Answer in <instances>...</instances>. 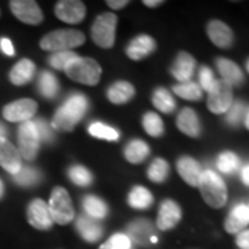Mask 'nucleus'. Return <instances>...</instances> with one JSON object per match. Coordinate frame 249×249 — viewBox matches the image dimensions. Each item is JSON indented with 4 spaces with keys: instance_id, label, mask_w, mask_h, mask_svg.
Instances as JSON below:
<instances>
[{
    "instance_id": "nucleus-19",
    "label": "nucleus",
    "mask_w": 249,
    "mask_h": 249,
    "mask_svg": "<svg viewBox=\"0 0 249 249\" xmlns=\"http://www.w3.org/2000/svg\"><path fill=\"white\" fill-rule=\"evenodd\" d=\"M178 172L188 186L198 187L199 178L202 176L201 165L191 157H181L178 160Z\"/></svg>"
},
{
    "instance_id": "nucleus-41",
    "label": "nucleus",
    "mask_w": 249,
    "mask_h": 249,
    "mask_svg": "<svg viewBox=\"0 0 249 249\" xmlns=\"http://www.w3.org/2000/svg\"><path fill=\"white\" fill-rule=\"evenodd\" d=\"M34 124H35L36 126V130H37V134H39L40 142H53L54 140L53 127H50V126L43 121V119H36V121H34Z\"/></svg>"
},
{
    "instance_id": "nucleus-7",
    "label": "nucleus",
    "mask_w": 249,
    "mask_h": 249,
    "mask_svg": "<svg viewBox=\"0 0 249 249\" xmlns=\"http://www.w3.org/2000/svg\"><path fill=\"white\" fill-rule=\"evenodd\" d=\"M40 139L36 130L34 121L22 122L18 127V151L21 154V158L25 160H34L39 154Z\"/></svg>"
},
{
    "instance_id": "nucleus-48",
    "label": "nucleus",
    "mask_w": 249,
    "mask_h": 249,
    "mask_svg": "<svg viewBox=\"0 0 249 249\" xmlns=\"http://www.w3.org/2000/svg\"><path fill=\"white\" fill-rule=\"evenodd\" d=\"M244 121H245V126H247V129L249 130V109L247 111V114H245V119H244Z\"/></svg>"
},
{
    "instance_id": "nucleus-2",
    "label": "nucleus",
    "mask_w": 249,
    "mask_h": 249,
    "mask_svg": "<svg viewBox=\"0 0 249 249\" xmlns=\"http://www.w3.org/2000/svg\"><path fill=\"white\" fill-rule=\"evenodd\" d=\"M198 188L204 201L211 208L220 209L227 202V187L222 178L213 170H205L199 178Z\"/></svg>"
},
{
    "instance_id": "nucleus-14",
    "label": "nucleus",
    "mask_w": 249,
    "mask_h": 249,
    "mask_svg": "<svg viewBox=\"0 0 249 249\" xmlns=\"http://www.w3.org/2000/svg\"><path fill=\"white\" fill-rule=\"evenodd\" d=\"M0 166L13 176L22 168V158L18 148L4 137H0Z\"/></svg>"
},
{
    "instance_id": "nucleus-31",
    "label": "nucleus",
    "mask_w": 249,
    "mask_h": 249,
    "mask_svg": "<svg viewBox=\"0 0 249 249\" xmlns=\"http://www.w3.org/2000/svg\"><path fill=\"white\" fill-rule=\"evenodd\" d=\"M169 163L163 158H157L151 162L147 170V176L154 183H163L169 176Z\"/></svg>"
},
{
    "instance_id": "nucleus-30",
    "label": "nucleus",
    "mask_w": 249,
    "mask_h": 249,
    "mask_svg": "<svg viewBox=\"0 0 249 249\" xmlns=\"http://www.w3.org/2000/svg\"><path fill=\"white\" fill-rule=\"evenodd\" d=\"M39 90L42 96L46 98H54L58 94L60 85L58 80L54 76L52 72H42L39 76Z\"/></svg>"
},
{
    "instance_id": "nucleus-8",
    "label": "nucleus",
    "mask_w": 249,
    "mask_h": 249,
    "mask_svg": "<svg viewBox=\"0 0 249 249\" xmlns=\"http://www.w3.org/2000/svg\"><path fill=\"white\" fill-rule=\"evenodd\" d=\"M232 104V86L223 79L214 80L208 91V108L213 114H226Z\"/></svg>"
},
{
    "instance_id": "nucleus-44",
    "label": "nucleus",
    "mask_w": 249,
    "mask_h": 249,
    "mask_svg": "<svg viewBox=\"0 0 249 249\" xmlns=\"http://www.w3.org/2000/svg\"><path fill=\"white\" fill-rule=\"evenodd\" d=\"M235 244L241 249H249V230L240 232L238 237H237V240H235Z\"/></svg>"
},
{
    "instance_id": "nucleus-45",
    "label": "nucleus",
    "mask_w": 249,
    "mask_h": 249,
    "mask_svg": "<svg viewBox=\"0 0 249 249\" xmlns=\"http://www.w3.org/2000/svg\"><path fill=\"white\" fill-rule=\"evenodd\" d=\"M107 4L114 10H119L129 4V0H107Z\"/></svg>"
},
{
    "instance_id": "nucleus-17",
    "label": "nucleus",
    "mask_w": 249,
    "mask_h": 249,
    "mask_svg": "<svg viewBox=\"0 0 249 249\" xmlns=\"http://www.w3.org/2000/svg\"><path fill=\"white\" fill-rule=\"evenodd\" d=\"M155 49H157V42L154 40V37L148 35L136 36L126 47V55L133 61H140L154 53Z\"/></svg>"
},
{
    "instance_id": "nucleus-21",
    "label": "nucleus",
    "mask_w": 249,
    "mask_h": 249,
    "mask_svg": "<svg viewBox=\"0 0 249 249\" xmlns=\"http://www.w3.org/2000/svg\"><path fill=\"white\" fill-rule=\"evenodd\" d=\"M249 224V204H240L234 206L231 212L229 213L226 222H224V229L230 234H237L240 232L244 227Z\"/></svg>"
},
{
    "instance_id": "nucleus-32",
    "label": "nucleus",
    "mask_w": 249,
    "mask_h": 249,
    "mask_svg": "<svg viewBox=\"0 0 249 249\" xmlns=\"http://www.w3.org/2000/svg\"><path fill=\"white\" fill-rule=\"evenodd\" d=\"M173 91L178 97L188 100V101H199L202 98V89L199 88L198 83H194V82H186V83L176 85V86H173Z\"/></svg>"
},
{
    "instance_id": "nucleus-34",
    "label": "nucleus",
    "mask_w": 249,
    "mask_h": 249,
    "mask_svg": "<svg viewBox=\"0 0 249 249\" xmlns=\"http://www.w3.org/2000/svg\"><path fill=\"white\" fill-rule=\"evenodd\" d=\"M40 172L29 168V166H22L18 173L14 175V181L21 187H32L40 181Z\"/></svg>"
},
{
    "instance_id": "nucleus-42",
    "label": "nucleus",
    "mask_w": 249,
    "mask_h": 249,
    "mask_svg": "<svg viewBox=\"0 0 249 249\" xmlns=\"http://www.w3.org/2000/svg\"><path fill=\"white\" fill-rule=\"evenodd\" d=\"M213 83H214L213 72L211 71V68H208V67L202 65V67H201V70H199V88H201L202 90L209 91V90L212 89Z\"/></svg>"
},
{
    "instance_id": "nucleus-12",
    "label": "nucleus",
    "mask_w": 249,
    "mask_h": 249,
    "mask_svg": "<svg viewBox=\"0 0 249 249\" xmlns=\"http://www.w3.org/2000/svg\"><path fill=\"white\" fill-rule=\"evenodd\" d=\"M27 216L29 224L36 230L46 231L53 227L54 222L50 216V212H49V206L40 198L31 201V204L28 205Z\"/></svg>"
},
{
    "instance_id": "nucleus-18",
    "label": "nucleus",
    "mask_w": 249,
    "mask_h": 249,
    "mask_svg": "<svg viewBox=\"0 0 249 249\" xmlns=\"http://www.w3.org/2000/svg\"><path fill=\"white\" fill-rule=\"evenodd\" d=\"M196 71V58L187 52H180L170 67V72L178 82H190Z\"/></svg>"
},
{
    "instance_id": "nucleus-3",
    "label": "nucleus",
    "mask_w": 249,
    "mask_h": 249,
    "mask_svg": "<svg viewBox=\"0 0 249 249\" xmlns=\"http://www.w3.org/2000/svg\"><path fill=\"white\" fill-rule=\"evenodd\" d=\"M86 42V36L78 29H57L40 39V47L46 52H68Z\"/></svg>"
},
{
    "instance_id": "nucleus-43",
    "label": "nucleus",
    "mask_w": 249,
    "mask_h": 249,
    "mask_svg": "<svg viewBox=\"0 0 249 249\" xmlns=\"http://www.w3.org/2000/svg\"><path fill=\"white\" fill-rule=\"evenodd\" d=\"M0 49H1V52L6 54V55H10V57L16 55L14 46H13V43H11V40H10L9 37H1L0 39Z\"/></svg>"
},
{
    "instance_id": "nucleus-38",
    "label": "nucleus",
    "mask_w": 249,
    "mask_h": 249,
    "mask_svg": "<svg viewBox=\"0 0 249 249\" xmlns=\"http://www.w3.org/2000/svg\"><path fill=\"white\" fill-rule=\"evenodd\" d=\"M226 122L230 126H238L242 122V119H245L247 114V106L244 101L237 100L235 103H232L231 107L229 108V111L226 112Z\"/></svg>"
},
{
    "instance_id": "nucleus-15",
    "label": "nucleus",
    "mask_w": 249,
    "mask_h": 249,
    "mask_svg": "<svg viewBox=\"0 0 249 249\" xmlns=\"http://www.w3.org/2000/svg\"><path fill=\"white\" fill-rule=\"evenodd\" d=\"M180 220H181V208L178 206V202L172 199H165L160 206L157 227L162 231L172 230L178 226Z\"/></svg>"
},
{
    "instance_id": "nucleus-9",
    "label": "nucleus",
    "mask_w": 249,
    "mask_h": 249,
    "mask_svg": "<svg viewBox=\"0 0 249 249\" xmlns=\"http://www.w3.org/2000/svg\"><path fill=\"white\" fill-rule=\"evenodd\" d=\"M37 112V104L32 98H21L3 108V118L9 122H27Z\"/></svg>"
},
{
    "instance_id": "nucleus-40",
    "label": "nucleus",
    "mask_w": 249,
    "mask_h": 249,
    "mask_svg": "<svg viewBox=\"0 0 249 249\" xmlns=\"http://www.w3.org/2000/svg\"><path fill=\"white\" fill-rule=\"evenodd\" d=\"M98 249H132V242L126 237V234L116 232L109 237Z\"/></svg>"
},
{
    "instance_id": "nucleus-46",
    "label": "nucleus",
    "mask_w": 249,
    "mask_h": 249,
    "mask_svg": "<svg viewBox=\"0 0 249 249\" xmlns=\"http://www.w3.org/2000/svg\"><path fill=\"white\" fill-rule=\"evenodd\" d=\"M241 178H242V181H244L247 186H249V163L242 169V172H241Z\"/></svg>"
},
{
    "instance_id": "nucleus-6",
    "label": "nucleus",
    "mask_w": 249,
    "mask_h": 249,
    "mask_svg": "<svg viewBox=\"0 0 249 249\" xmlns=\"http://www.w3.org/2000/svg\"><path fill=\"white\" fill-rule=\"evenodd\" d=\"M118 17L112 13H104L96 17L91 25V39L101 49H111L115 43Z\"/></svg>"
},
{
    "instance_id": "nucleus-47",
    "label": "nucleus",
    "mask_w": 249,
    "mask_h": 249,
    "mask_svg": "<svg viewBox=\"0 0 249 249\" xmlns=\"http://www.w3.org/2000/svg\"><path fill=\"white\" fill-rule=\"evenodd\" d=\"M142 3H144V6H147V7H158L160 4H163L162 0H144Z\"/></svg>"
},
{
    "instance_id": "nucleus-28",
    "label": "nucleus",
    "mask_w": 249,
    "mask_h": 249,
    "mask_svg": "<svg viewBox=\"0 0 249 249\" xmlns=\"http://www.w3.org/2000/svg\"><path fill=\"white\" fill-rule=\"evenodd\" d=\"M83 208L89 217L94 220L104 219L108 213L107 204L96 196H88L83 198Z\"/></svg>"
},
{
    "instance_id": "nucleus-23",
    "label": "nucleus",
    "mask_w": 249,
    "mask_h": 249,
    "mask_svg": "<svg viewBox=\"0 0 249 249\" xmlns=\"http://www.w3.org/2000/svg\"><path fill=\"white\" fill-rule=\"evenodd\" d=\"M216 67L217 71L220 72L224 82H227L231 86H241L244 83V73L241 68L231 60L229 58H217L216 60Z\"/></svg>"
},
{
    "instance_id": "nucleus-10",
    "label": "nucleus",
    "mask_w": 249,
    "mask_h": 249,
    "mask_svg": "<svg viewBox=\"0 0 249 249\" xmlns=\"http://www.w3.org/2000/svg\"><path fill=\"white\" fill-rule=\"evenodd\" d=\"M126 237L139 247H151L157 242L155 238V229L150 220L137 219L132 222L126 229Z\"/></svg>"
},
{
    "instance_id": "nucleus-26",
    "label": "nucleus",
    "mask_w": 249,
    "mask_h": 249,
    "mask_svg": "<svg viewBox=\"0 0 249 249\" xmlns=\"http://www.w3.org/2000/svg\"><path fill=\"white\" fill-rule=\"evenodd\" d=\"M124 154L130 163H142L150 155V145L140 139H134L124 147Z\"/></svg>"
},
{
    "instance_id": "nucleus-49",
    "label": "nucleus",
    "mask_w": 249,
    "mask_h": 249,
    "mask_svg": "<svg viewBox=\"0 0 249 249\" xmlns=\"http://www.w3.org/2000/svg\"><path fill=\"white\" fill-rule=\"evenodd\" d=\"M6 136V129H4V126L0 124V137H4Z\"/></svg>"
},
{
    "instance_id": "nucleus-27",
    "label": "nucleus",
    "mask_w": 249,
    "mask_h": 249,
    "mask_svg": "<svg viewBox=\"0 0 249 249\" xmlns=\"http://www.w3.org/2000/svg\"><path fill=\"white\" fill-rule=\"evenodd\" d=\"M127 202L134 209H147L154 202V196L145 187L136 186L132 188L127 196Z\"/></svg>"
},
{
    "instance_id": "nucleus-13",
    "label": "nucleus",
    "mask_w": 249,
    "mask_h": 249,
    "mask_svg": "<svg viewBox=\"0 0 249 249\" xmlns=\"http://www.w3.org/2000/svg\"><path fill=\"white\" fill-rule=\"evenodd\" d=\"M54 13L67 24H79L86 17V6L79 0H61L55 4Z\"/></svg>"
},
{
    "instance_id": "nucleus-11",
    "label": "nucleus",
    "mask_w": 249,
    "mask_h": 249,
    "mask_svg": "<svg viewBox=\"0 0 249 249\" xmlns=\"http://www.w3.org/2000/svg\"><path fill=\"white\" fill-rule=\"evenodd\" d=\"M10 10L16 17L28 25H37L43 21V13L34 0H11Z\"/></svg>"
},
{
    "instance_id": "nucleus-29",
    "label": "nucleus",
    "mask_w": 249,
    "mask_h": 249,
    "mask_svg": "<svg viewBox=\"0 0 249 249\" xmlns=\"http://www.w3.org/2000/svg\"><path fill=\"white\" fill-rule=\"evenodd\" d=\"M152 104L154 107L158 108L163 114H172L176 109V101L173 96L169 93V90L158 88L152 93Z\"/></svg>"
},
{
    "instance_id": "nucleus-51",
    "label": "nucleus",
    "mask_w": 249,
    "mask_h": 249,
    "mask_svg": "<svg viewBox=\"0 0 249 249\" xmlns=\"http://www.w3.org/2000/svg\"><path fill=\"white\" fill-rule=\"evenodd\" d=\"M247 70H248L249 72V58H248V61H247Z\"/></svg>"
},
{
    "instance_id": "nucleus-50",
    "label": "nucleus",
    "mask_w": 249,
    "mask_h": 249,
    "mask_svg": "<svg viewBox=\"0 0 249 249\" xmlns=\"http://www.w3.org/2000/svg\"><path fill=\"white\" fill-rule=\"evenodd\" d=\"M3 196V183H1V180H0V198Z\"/></svg>"
},
{
    "instance_id": "nucleus-35",
    "label": "nucleus",
    "mask_w": 249,
    "mask_h": 249,
    "mask_svg": "<svg viewBox=\"0 0 249 249\" xmlns=\"http://www.w3.org/2000/svg\"><path fill=\"white\" fill-rule=\"evenodd\" d=\"M89 133L97 139H104L108 142H118L119 140V133L114 127L108 126L101 122H94L89 126Z\"/></svg>"
},
{
    "instance_id": "nucleus-4",
    "label": "nucleus",
    "mask_w": 249,
    "mask_h": 249,
    "mask_svg": "<svg viewBox=\"0 0 249 249\" xmlns=\"http://www.w3.org/2000/svg\"><path fill=\"white\" fill-rule=\"evenodd\" d=\"M65 75L70 79L88 86H96L101 78V67L96 60L88 57H76L65 67Z\"/></svg>"
},
{
    "instance_id": "nucleus-24",
    "label": "nucleus",
    "mask_w": 249,
    "mask_h": 249,
    "mask_svg": "<svg viewBox=\"0 0 249 249\" xmlns=\"http://www.w3.org/2000/svg\"><path fill=\"white\" fill-rule=\"evenodd\" d=\"M134 94H136L134 86L130 82H126V80H119V82L112 83L107 91L108 100L116 106L129 103L134 97Z\"/></svg>"
},
{
    "instance_id": "nucleus-16",
    "label": "nucleus",
    "mask_w": 249,
    "mask_h": 249,
    "mask_svg": "<svg viewBox=\"0 0 249 249\" xmlns=\"http://www.w3.org/2000/svg\"><path fill=\"white\" fill-rule=\"evenodd\" d=\"M206 32L211 42L220 49H229L234 43V32L231 31V28L220 19L209 21L206 27Z\"/></svg>"
},
{
    "instance_id": "nucleus-25",
    "label": "nucleus",
    "mask_w": 249,
    "mask_h": 249,
    "mask_svg": "<svg viewBox=\"0 0 249 249\" xmlns=\"http://www.w3.org/2000/svg\"><path fill=\"white\" fill-rule=\"evenodd\" d=\"M76 230L82 235V238L88 242H97L103 237V232H104V229L101 227V224L89 216H79L78 217Z\"/></svg>"
},
{
    "instance_id": "nucleus-5",
    "label": "nucleus",
    "mask_w": 249,
    "mask_h": 249,
    "mask_svg": "<svg viewBox=\"0 0 249 249\" xmlns=\"http://www.w3.org/2000/svg\"><path fill=\"white\" fill-rule=\"evenodd\" d=\"M49 212L57 224H68L75 217V209L68 191L62 187H55L52 191L50 201H49Z\"/></svg>"
},
{
    "instance_id": "nucleus-20",
    "label": "nucleus",
    "mask_w": 249,
    "mask_h": 249,
    "mask_svg": "<svg viewBox=\"0 0 249 249\" xmlns=\"http://www.w3.org/2000/svg\"><path fill=\"white\" fill-rule=\"evenodd\" d=\"M176 124L178 129L181 133L187 134L190 137H199L201 134V122L199 118L196 115V112L191 108H183L180 111V114L178 115L176 119Z\"/></svg>"
},
{
    "instance_id": "nucleus-52",
    "label": "nucleus",
    "mask_w": 249,
    "mask_h": 249,
    "mask_svg": "<svg viewBox=\"0 0 249 249\" xmlns=\"http://www.w3.org/2000/svg\"><path fill=\"white\" fill-rule=\"evenodd\" d=\"M132 249H133V248H132Z\"/></svg>"
},
{
    "instance_id": "nucleus-39",
    "label": "nucleus",
    "mask_w": 249,
    "mask_h": 249,
    "mask_svg": "<svg viewBox=\"0 0 249 249\" xmlns=\"http://www.w3.org/2000/svg\"><path fill=\"white\" fill-rule=\"evenodd\" d=\"M78 57V54L75 52H57V53H53L50 57H49V64L53 67L54 70H60V71H64L65 67Z\"/></svg>"
},
{
    "instance_id": "nucleus-33",
    "label": "nucleus",
    "mask_w": 249,
    "mask_h": 249,
    "mask_svg": "<svg viewBox=\"0 0 249 249\" xmlns=\"http://www.w3.org/2000/svg\"><path fill=\"white\" fill-rule=\"evenodd\" d=\"M142 127L151 137H160L165 132L163 122L155 112H147L142 116Z\"/></svg>"
},
{
    "instance_id": "nucleus-36",
    "label": "nucleus",
    "mask_w": 249,
    "mask_h": 249,
    "mask_svg": "<svg viewBox=\"0 0 249 249\" xmlns=\"http://www.w3.org/2000/svg\"><path fill=\"white\" fill-rule=\"evenodd\" d=\"M217 168H219L220 172L226 173V175L234 173L235 170L240 168V158L234 152H222L219 155V158H217Z\"/></svg>"
},
{
    "instance_id": "nucleus-22",
    "label": "nucleus",
    "mask_w": 249,
    "mask_h": 249,
    "mask_svg": "<svg viewBox=\"0 0 249 249\" xmlns=\"http://www.w3.org/2000/svg\"><path fill=\"white\" fill-rule=\"evenodd\" d=\"M36 72V65L29 58H22L11 68L9 73L10 82L16 86H24L34 79Z\"/></svg>"
},
{
    "instance_id": "nucleus-1",
    "label": "nucleus",
    "mask_w": 249,
    "mask_h": 249,
    "mask_svg": "<svg viewBox=\"0 0 249 249\" xmlns=\"http://www.w3.org/2000/svg\"><path fill=\"white\" fill-rule=\"evenodd\" d=\"M88 107V98L82 93H73L55 111L52 121V127L62 132H72L76 124L85 116Z\"/></svg>"
},
{
    "instance_id": "nucleus-37",
    "label": "nucleus",
    "mask_w": 249,
    "mask_h": 249,
    "mask_svg": "<svg viewBox=\"0 0 249 249\" xmlns=\"http://www.w3.org/2000/svg\"><path fill=\"white\" fill-rule=\"evenodd\" d=\"M68 176L76 186L80 187H88L93 181V175L82 165H73L70 168Z\"/></svg>"
}]
</instances>
